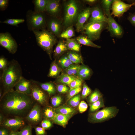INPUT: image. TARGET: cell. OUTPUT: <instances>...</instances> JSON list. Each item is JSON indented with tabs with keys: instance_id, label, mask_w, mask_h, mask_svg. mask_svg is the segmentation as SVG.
Returning <instances> with one entry per match:
<instances>
[{
	"instance_id": "obj_1",
	"label": "cell",
	"mask_w": 135,
	"mask_h": 135,
	"mask_svg": "<svg viewBox=\"0 0 135 135\" xmlns=\"http://www.w3.org/2000/svg\"><path fill=\"white\" fill-rule=\"evenodd\" d=\"M36 102L31 95L14 90L0 98V110L4 116L25 118Z\"/></svg>"
},
{
	"instance_id": "obj_2",
	"label": "cell",
	"mask_w": 135,
	"mask_h": 135,
	"mask_svg": "<svg viewBox=\"0 0 135 135\" xmlns=\"http://www.w3.org/2000/svg\"><path fill=\"white\" fill-rule=\"evenodd\" d=\"M22 68L17 61L13 59L9 62L0 76V89L2 91V96L14 90L15 85L22 76Z\"/></svg>"
},
{
	"instance_id": "obj_3",
	"label": "cell",
	"mask_w": 135,
	"mask_h": 135,
	"mask_svg": "<svg viewBox=\"0 0 135 135\" xmlns=\"http://www.w3.org/2000/svg\"><path fill=\"white\" fill-rule=\"evenodd\" d=\"M32 31L38 45L46 52L52 60L53 47L57 42L55 36L45 29L40 30H34Z\"/></svg>"
},
{
	"instance_id": "obj_4",
	"label": "cell",
	"mask_w": 135,
	"mask_h": 135,
	"mask_svg": "<svg viewBox=\"0 0 135 135\" xmlns=\"http://www.w3.org/2000/svg\"><path fill=\"white\" fill-rule=\"evenodd\" d=\"M64 9L63 24L66 28L75 25L78 16L83 9L81 3L75 0L66 1L64 4Z\"/></svg>"
},
{
	"instance_id": "obj_5",
	"label": "cell",
	"mask_w": 135,
	"mask_h": 135,
	"mask_svg": "<svg viewBox=\"0 0 135 135\" xmlns=\"http://www.w3.org/2000/svg\"><path fill=\"white\" fill-rule=\"evenodd\" d=\"M107 28H108L107 22H87L84 24L80 32L92 41L99 39L102 32Z\"/></svg>"
},
{
	"instance_id": "obj_6",
	"label": "cell",
	"mask_w": 135,
	"mask_h": 135,
	"mask_svg": "<svg viewBox=\"0 0 135 135\" xmlns=\"http://www.w3.org/2000/svg\"><path fill=\"white\" fill-rule=\"evenodd\" d=\"M27 26L30 31L45 29L46 26V17L44 12L28 11L26 14Z\"/></svg>"
},
{
	"instance_id": "obj_7",
	"label": "cell",
	"mask_w": 135,
	"mask_h": 135,
	"mask_svg": "<svg viewBox=\"0 0 135 135\" xmlns=\"http://www.w3.org/2000/svg\"><path fill=\"white\" fill-rule=\"evenodd\" d=\"M119 110L115 106L106 107L95 112L90 113L88 121L91 123H102L115 117Z\"/></svg>"
},
{
	"instance_id": "obj_8",
	"label": "cell",
	"mask_w": 135,
	"mask_h": 135,
	"mask_svg": "<svg viewBox=\"0 0 135 135\" xmlns=\"http://www.w3.org/2000/svg\"><path fill=\"white\" fill-rule=\"evenodd\" d=\"M31 96L34 100L40 105H46L48 102V97L45 92L38 85L36 81L31 80Z\"/></svg>"
},
{
	"instance_id": "obj_9",
	"label": "cell",
	"mask_w": 135,
	"mask_h": 135,
	"mask_svg": "<svg viewBox=\"0 0 135 135\" xmlns=\"http://www.w3.org/2000/svg\"><path fill=\"white\" fill-rule=\"evenodd\" d=\"M0 45L12 54H15L17 50L16 42L8 32L0 33Z\"/></svg>"
},
{
	"instance_id": "obj_10",
	"label": "cell",
	"mask_w": 135,
	"mask_h": 135,
	"mask_svg": "<svg viewBox=\"0 0 135 135\" xmlns=\"http://www.w3.org/2000/svg\"><path fill=\"white\" fill-rule=\"evenodd\" d=\"M0 124L10 131H17L23 127L25 125L24 118L19 117H13L4 119Z\"/></svg>"
},
{
	"instance_id": "obj_11",
	"label": "cell",
	"mask_w": 135,
	"mask_h": 135,
	"mask_svg": "<svg viewBox=\"0 0 135 135\" xmlns=\"http://www.w3.org/2000/svg\"><path fill=\"white\" fill-rule=\"evenodd\" d=\"M135 5V2L128 4L120 0H114L112 6L111 15L120 18L132 6Z\"/></svg>"
},
{
	"instance_id": "obj_12",
	"label": "cell",
	"mask_w": 135,
	"mask_h": 135,
	"mask_svg": "<svg viewBox=\"0 0 135 135\" xmlns=\"http://www.w3.org/2000/svg\"><path fill=\"white\" fill-rule=\"evenodd\" d=\"M42 118L40 106L36 102L25 118L30 124L36 125L42 121Z\"/></svg>"
},
{
	"instance_id": "obj_13",
	"label": "cell",
	"mask_w": 135,
	"mask_h": 135,
	"mask_svg": "<svg viewBox=\"0 0 135 135\" xmlns=\"http://www.w3.org/2000/svg\"><path fill=\"white\" fill-rule=\"evenodd\" d=\"M108 28L111 36L113 37L120 38L122 36L124 30L111 16L108 18Z\"/></svg>"
},
{
	"instance_id": "obj_14",
	"label": "cell",
	"mask_w": 135,
	"mask_h": 135,
	"mask_svg": "<svg viewBox=\"0 0 135 135\" xmlns=\"http://www.w3.org/2000/svg\"><path fill=\"white\" fill-rule=\"evenodd\" d=\"M31 85V80H28L22 76L14 88L15 90L18 92L30 95Z\"/></svg>"
},
{
	"instance_id": "obj_15",
	"label": "cell",
	"mask_w": 135,
	"mask_h": 135,
	"mask_svg": "<svg viewBox=\"0 0 135 135\" xmlns=\"http://www.w3.org/2000/svg\"><path fill=\"white\" fill-rule=\"evenodd\" d=\"M108 18L104 14L102 9L98 6L91 8V14L88 23L94 22H107Z\"/></svg>"
},
{
	"instance_id": "obj_16",
	"label": "cell",
	"mask_w": 135,
	"mask_h": 135,
	"mask_svg": "<svg viewBox=\"0 0 135 135\" xmlns=\"http://www.w3.org/2000/svg\"><path fill=\"white\" fill-rule=\"evenodd\" d=\"M91 8L87 7L83 10L79 14L75 24L77 32L80 31L84 23L89 18L91 14Z\"/></svg>"
},
{
	"instance_id": "obj_17",
	"label": "cell",
	"mask_w": 135,
	"mask_h": 135,
	"mask_svg": "<svg viewBox=\"0 0 135 135\" xmlns=\"http://www.w3.org/2000/svg\"><path fill=\"white\" fill-rule=\"evenodd\" d=\"M53 17L48 23V30L55 36L58 37L61 33L62 23L56 18Z\"/></svg>"
},
{
	"instance_id": "obj_18",
	"label": "cell",
	"mask_w": 135,
	"mask_h": 135,
	"mask_svg": "<svg viewBox=\"0 0 135 135\" xmlns=\"http://www.w3.org/2000/svg\"><path fill=\"white\" fill-rule=\"evenodd\" d=\"M60 11V0H48L45 11L52 17L56 18Z\"/></svg>"
},
{
	"instance_id": "obj_19",
	"label": "cell",
	"mask_w": 135,
	"mask_h": 135,
	"mask_svg": "<svg viewBox=\"0 0 135 135\" xmlns=\"http://www.w3.org/2000/svg\"><path fill=\"white\" fill-rule=\"evenodd\" d=\"M73 115L72 114H64L56 113L53 122L56 124L65 127L69 120Z\"/></svg>"
},
{
	"instance_id": "obj_20",
	"label": "cell",
	"mask_w": 135,
	"mask_h": 135,
	"mask_svg": "<svg viewBox=\"0 0 135 135\" xmlns=\"http://www.w3.org/2000/svg\"><path fill=\"white\" fill-rule=\"evenodd\" d=\"M68 50L65 41L64 40L59 41L54 51V56L56 58L55 60H56Z\"/></svg>"
},
{
	"instance_id": "obj_21",
	"label": "cell",
	"mask_w": 135,
	"mask_h": 135,
	"mask_svg": "<svg viewBox=\"0 0 135 135\" xmlns=\"http://www.w3.org/2000/svg\"><path fill=\"white\" fill-rule=\"evenodd\" d=\"M78 78L77 76L70 75L62 72L56 78L55 82L68 86L71 82Z\"/></svg>"
},
{
	"instance_id": "obj_22",
	"label": "cell",
	"mask_w": 135,
	"mask_h": 135,
	"mask_svg": "<svg viewBox=\"0 0 135 135\" xmlns=\"http://www.w3.org/2000/svg\"><path fill=\"white\" fill-rule=\"evenodd\" d=\"M40 87L44 91L46 92L50 96L55 94L56 89L53 83L51 82L41 83L36 81Z\"/></svg>"
},
{
	"instance_id": "obj_23",
	"label": "cell",
	"mask_w": 135,
	"mask_h": 135,
	"mask_svg": "<svg viewBox=\"0 0 135 135\" xmlns=\"http://www.w3.org/2000/svg\"><path fill=\"white\" fill-rule=\"evenodd\" d=\"M62 68L58 64L56 60L52 63L48 74V77L57 78L62 71Z\"/></svg>"
},
{
	"instance_id": "obj_24",
	"label": "cell",
	"mask_w": 135,
	"mask_h": 135,
	"mask_svg": "<svg viewBox=\"0 0 135 135\" xmlns=\"http://www.w3.org/2000/svg\"><path fill=\"white\" fill-rule=\"evenodd\" d=\"M54 110L56 114H74L76 112L74 108L68 105H64L58 108H54Z\"/></svg>"
},
{
	"instance_id": "obj_25",
	"label": "cell",
	"mask_w": 135,
	"mask_h": 135,
	"mask_svg": "<svg viewBox=\"0 0 135 135\" xmlns=\"http://www.w3.org/2000/svg\"><path fill=\"white\" fill-rule=\"evenodd\" d=\"M43 117L50 121L53 120L56 114L54 108L50 106H47L42 109Z\"/></svg>"
},
{
	"instance_id": "obj_26",
	"label": "cell",
	"mask_w": 135,
	"mask_h": 135,
	"mask_svg": "<svg viewBox=\"0 0 135 135\" xmlns=\"http://www.w3.org/2000/svg\"><path fill=\"white\" fill-rule=\"evenodd\" d=\"M65 42L68 50L77 52L80 51V44L76 39H67Z\"/></svg>"
},
{
	"instance_id": "obj_27",
	"label": "cell",
	"mask_w": 135,
	"mask_h": 135,
	"mask_svg": "<svg viewBox=\"0 0 135 135\" xmlns=\"http://www.w3.org/2000/svg\"><path fill=\"white\" fill-rule=\"evenodd\" d=\"M75 39L80 44L97 48H101L100 46L94 43L86 36H80L76 37Z\"/></svg>"
},
{
	"instance_id": "obj_28",
	"label": "cell",
	"mask_w": 135,
	"mask_h": 135,
	"mask_svg": "<svg viewBox=\"0 0 135 135\" xmlns=\"http://www.w3.org/2000/svg\"><path fill=\"white\" fill-rule=\"evenodd\" d=\"M48 0H33L34 11L38 12H44L47 4Z\"/></svg>"
},
{
	"instance_id": "obj_29",
	"label": "cell",
	"mask_w": 135,
	"mask_h": 135,
	"mask_svg": "<svg viewBox=\"0 0 135 135\" xmlns=\"http://www.w3.org/2000/svg\"><path fill=\"white\" fill-rule=\"evenodd\" d=\"M67 55L73 64H78L82 63V57L77 52L70 50L67 52Z\"/></svg>"
},
{
	"instance_id": "obj_30",
	"label": "cell",
	"mask_w": 135,
	"mask_h": 135,
	"mask_svg": "<svg viewBox=\"0 0 135 135\" xmlns=\"http://www.w3.org/2000/svg\"><path fill=\"white\" fill-rule=\"evenodd\" d=\"M89 111L90 113H93L98 110L101 108L105 107L104 102L102 97L96 102L89 105Z\"/></svg>"
},
{
	"instance_id": "obj_31",
	"label": "cell",
	"mask_w": 135,
	"mask_h": 135,
	"mask_svg": "<svg viewBox=\"0 0 135 135\" xmlns=\"http://www.w3.org/2000/svg\"><path fill=\"white\" fill-rule=\"evenodd\" d=\"M57 64L62 68L64 70L73 64L67 54L64 55L61 57L58 60Z\"/></svg>"
},
{
	"instance_id": "obj_32",
	"label": "cell",
	"mask_w": 135,
	"mask_h": 135,
	"mask_svg": "<svg viewBox=\"0 0 135 135\" xmlns=\"http://www.w3.org/2000/svg\"><path fill=\"white\" fill-rule=\"evenodd\" d=\"M114 0H102L101 1L102 8L107 18L111 16L110 11Z\"/></svg>"
},
{
	"instance_id": "obj_33",
	"label": "cell",
	"mask_w": 135,
	"mask_h": 135,
	"mask_svg": "<svg viewBox=\"0 0 135 135\" xmlns=\"http://www.w3.org/2000/svg\"><path fill=\"white\" fill-rule=\"evenodd\" d=\"M80 66L79 64H73L64 70L63 72L70 75L77 76Z\"/></svg>"
},
{
	"instance_id": "obj_34",
	"label": "cell",
	"mask_w": 135,
	"mask_h": 135,
	"mask_svg": "<svg viewBox=\"0 0 135 135\" xmlns=\"http://www.w3.org/2000/svg\"><path fill=\"white\" fill-rule=\"evenodd\" d=\"M102 97V95L100 91L96 89L88 96V101L89 105L96 102Z\"/></svg>"
},
{
	"instance_id": "obj_35",
	"label": "cell",
	"mask_w": 135,
	"mask_h": 135,
	"mask_svg": "<svg viewBox=\"0 0 135 135\" xmlns=\"http://www.w3.org/2000/svg\"><path fill=\"white\" fill-rule=\"evenodd\" d=\"M75 36V32L73 26L68 27L60 34L58 37L66 39L71 38Z\"/></svg>"
},
{
	"instance_id": "obj_36",
	"label": "cell",
	"mask_w": 135,
	"mask_h": 135,
	"mask_svg": "<svg viewBox=\"0 0 135 135\" xmlns=\"http://www.w3.org/2000/svg\"><path fill=\"white\" fill-rule=\"evenodd\" d=\"M80 98V94H78L71 98L67 101V105L73 108L79 106Z\"/></svg>"
},
{
	"instance_id": "obj_37",
	"label": "cell",
	"mask_w": 135,
	"mask_h": 135,
	"mask_svg": "<svg viewBox=\"0 0 135 135\" xmlns=\"http://www.w3.org/2000/svg\"><path fill=\"white\" fill-rule=\"evenodd\" d=\"M32 126L30 124L24 126L19 131H17L18 135H32Z\"/></svg>"
},
{
	"instance_id": "obj_38",
	"label": "cell",
	"mask_w": 135,
	"mask_h": 135,
	"mask_svg": "<svg viewBox=\"0 0 135 135\" xmlns=\"http://www.w3.org/2000/svg\"><path fill=\"white\" fill-rule=\"evenodd\" d=\"M24 22V19H8L0 22L5 23L11 26H18V25Z\"/></svg>"
},
{
	"instance_id": "obj_39",
	"label": "cell",
	"mask_w": 135,
	"mask_h": 135,
	"mask_svg": "<svg viewBox=\"0 0 135 135\" xmlns=\"http://www.w3.org/2000/svg\"><path fill=\"white\" fill-rule=\"evenodd\" d=\"M82 90L81 86H79L70 89L67 96L66 100L68 101L70 98L78 94Z\"/></svg>"
},
{
	"instance_id": "obj_40",
	"label": "cell",
	"mask_w": 135,
	"mask_h": 135,
	"mask_svg": "<svg viewBox=\"0 0 135 135\" xmlns=\"http://www.w3.org/2000/svg\"><path fill=\"white\" fill-rule=\"evenodd\" d=\"M62 100L61 97L58 95H56L52 96L50 100L52 106L54 108L59 106L61 104Z\"/></svg>"
},
{
	"instance_id": "obj_41",
	"label": "cell",
	"mask_w": 135,
	"mask_h": 135,
	"mask_svg": "<svg viewBox=\"0 0 135 135\" xmlns=\"http://www.w3.org/2000/svg\"><path fill=\"white\" fill-rule=\"evenodd\" d=\"M91 74V71L87 66L84 64L80 65L77 76L80 78L84 74Z\"/></svg>"
},
{
	"instance_id": "obj_42",
	"label": "cell",
	"mask_w": 135,
	"mask_h": 135,
	"mask_svg": "<svg viewBox=\"0 0 135 135\" xmlns=\"http://www.w3.org/2000/svg\"><path fill=\"white\" fill-rule=\"evenodd\" d=\"M56 87L58 91L62 94L67 93L70 89V88L66 85L61 84H56Z\"/></svg>"
},
{
	"instance_id": "obj_43",
	"label": "cell",
	"mask_w": 135,
	"mask_h": 135,
	"mask_svg": "<svg viewBox=\"0 0 135 135\" xmlns=\"http://www.w3.org/2000/svg\"><path fill=\"white\" fill-rule=\"evenodd\" d=\"M82 82L83 80H82L78 78L71 82L68 86L70 89L80 86L82 83Z\"/></svg>"
},
{
	"instance_id": "obj_44",
	"label": "cell",
	"mask_w": 135,
	"mask_h": 135,
	"mask_svg": "<svg viewBox=\"0 0 135 135\" xmlns=\"http://www.w3.org/2000/svg\"><path fill=\"white\" fill-rule=\"evenodd\" d=\"M92 93L91 89L85 84L84 83L83 86V88L82 94V97L83 99L86 98Z\"/></svg>"
},
{
	"instance_id": "obj_45",
	"label": "cell",
	"mask_w": 135,
	"mask_h": 135,
	"mask_svg": "<svg viewBox=\"0 0 135 135\" xmlns=\"http://www.w3.org/2000/svg\"><path fill=\"white\" fill-rule=\"evenodd\" d=\"M40 125L41 127L45 130L50 129L52 126L51 121L46 119L42 120Z\"/></svg>"
},
{
	"instance_id": "obj_46",
	"label": "cell",
	"mask_w": 135,
	"mask_h": 135,
	"mask_svg": "<svg viewBox=\"0 0 135 135\" xmlns=\"http://www.w3.org/2000/svg\"><path fill=\"white\" fill-rule=\"evenodd\" d=\"M9 62L3 56L0 58V70L2 71L4 70L7 67Z\"/></svg>"
},
{
	"instance_id": "obj_47",
	"label": "cell",
	"mask_w": 135,
	"mask_h": 135,
	"mask_svg": "<svg viewBox=\"0 0 135 135\" xmlns=\"http://www.w3.org/2000/svg\"><path fill=\"white\" fill-rule=\"evenodd\" d=\"M87 104L84 101H82L78 106V110L80 113H82L86 111L88 108Z\"/></svg>"
},
{
	"instance_id": "obj_48",
	"label": "cell",
	"mask_w": 135,
	"mask_h": 135,
	"mask_svg": "<svg viewBox=\"0 0 135 135\" xmlns=\"http://www.w3.org/2000/svg\"><path fill=\"white\" fill-rule=\"evenodd\" d=\"M36 135H46L45 130L42 127L37 126L34 128Z\"/></svg>"
},
{
	"instance_id": "obj_49",
	"label": "cell",
	"mask_w": 135,
	"mask_h": 135,
	"mask_svg": "<svg viewBox=\"0 0 135 135\" xmlns=\"http://www.w3.org/2000/svg\"><path fill=\"white\" fill-rule=\"evenodd\" d=\"M8 0H0V9L1 10H5L7 8Z\"/></svg>"
},
{
	"instance_id": "obj_50",
	"label": "cell",
	"mask_w": 135,
	"mask_h": 135,
	"mask_svg": "<svg viewBox=\"0 0 135 135\" xmlns=\"http://www.w3.org/2000/svg\"><path fill=\"white\" fill-rule=\"evenodd\" d=\"M11 131L7 128L0 126V135H10Z\"/></svg>"
},
{
	"instance_id": "obj_51",
	"label": "cell",
	"mask_w": 135,
	"mask_h": 135,
	"mask_svg": "<svg viewBox=\"0 0 135 135\" xmlns=\"http://www.w3.org/2000/svg\"><path fill=\"white\" fill-rule=\"evenodd\" d=\"M127 19L132 25L135 26V13L130 14Z\"/></svg>"
},
{
	"instance_id": "obj_52",
	"label": "cell",
	"mask_w": 135,
	"mask_h": 135,
	"mask_svg": "<svg viewBox=\"0 0 135 135\" xmlns=\"http://www.w3.org/2000/svg\"><path fill=\"white\" fill-rule=\"evenodd\" d=\"M84 2L90 4H92L96 3L98 0H85Z\"/></svg>"
},
{
	"instance_id": "obj_53",
	"label": "cell",
	"mask_w": 135,
	"mask_h": 135,
	"mask_svg": "<svg viewBox=\"0 0 135 135\" xmlns=\"http://www.w3.org/2000/svg\"><path fill=\"white\" fill-rule=\"evenodd\" d=\"M4 116L2 113H0V124L3 122L5 119Z\"/></svg>"
},
{
	"instance_id": "obj_54",
	"label": "cell",
	"mask_w": 135,
	"mask_h": 135,
	"mask_svg": "<svg viewBox=\"0 0 135 135\" xmlns=\"http://www.w3.org/2000/svg\"><path fill=\"white\" fill-rule=\"evenodd\" d=\"M10 135H18L17 134V131H11Z\"/></svg>"
}]
</instances>
